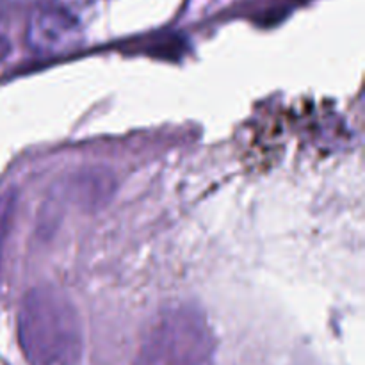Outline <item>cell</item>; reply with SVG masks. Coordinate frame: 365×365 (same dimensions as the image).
Listing matches in <instances>:
<instances>
[{
    "mask_svg": "<svg viewBox=\"0 0 365 365\" xmlns=\"http://www.w3.org/2000/svg\"><path fill=\"white\" fill-rule=\"evenodd\" d=\"M21 342L38 356H68L78 346V314L70 299L48 287L29 292L20 310Z\"/></svg>",
    "mask_w": 365,
    "mask_h": 365,
    "instance_id": "obj_1",
    "label": "cell"
}]
</instances>
